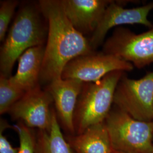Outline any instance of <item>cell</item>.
<instances>
[{
  "instance_id": "obj_1",
  "label": "cell",
  "mask_w": 153,
  "mask_h": 153,
  "mask_svg": "<svg viewBox=\"0 0 153 153\" xmlns=\"http://www.w3.org/2000/svg\"><path fill=\"white\" fill-rule=\"evenodd\" d=\"M38 5L48 23L47 42L39 83L48 85L61 78L64 68L71 61L94 50L89 40L72 25L61 0H41Z\"/></svg>"
},
{
  "instance_id": "obj_2",
  "label": "cell",
  "mask_w": 153,
  "mask_h": 153,
  "mask_svg": "<svg viewBox=\"0 0 153 153\" xmlns=\"http://www.w3.org/2000/svg\"><path fill=\"white\" fill-rule=\"evenodd\" d=\"M39 6L26 4L18 12L1 48V76L10 78L14 64L28 49L43 45L46 30Z\"/></svg>"
},
{
  "instance_id": "obj_3",
  "label": "cell",
  "mask_w": 153,
  "mask_h": 153,
  "mask_svg": "<svg viewBox=\"0 0 153 153\" xmlns=\"http://www.w3.org/2000/svg\"><path fill=\"white\" fill-rule=\"evenodd\" d=\"M125 73L112 71L98 82L83 83L74 114L75 135L104 122L114 104L117 85Z\"/></svg>"
},
{
  "instance_id": "obj_4",
  "label": "cell",
  "mask_w": 153,
  "mask_h": 153,
  "mask_svg": "<svg viewBox=\"0 0 153 153\" xmlns=\"http://www.w3.org/2000/svg\"><path fill=\"white\" fill-rule=\"evenodd\" d=\"M104 123L114 150L153 153V121L136 120L114 104Z\"/></svg>"
},
{
  "instance_id": "obj_5",
  "label": "cell",
  "mask_w": 153,
  "mask_h": 153,
  "mask_svg": "<svg viewBox=\"0 0 153 153\" xmlns=\"http://www.w3.org/2000/svg\"><path fill=\"white\" fill-rule=\"evenodd\" d=\"M102 52L117 56L137 69L152 64L153 26L147 31L138 34L128 28H116L104 41Z\"/></svg>"
},
{
  "instance_id": "obj_6",
  "label": "cell",
  "mask_w": 153,
  "mask_h": 153,
  "mask_svg": "<svg viewBox=\"0 0 153 153\" xmlns=\"http://www.w3.org/2000/svg\"><path fill=\"white\" fill-rule=\"evenodd\" d=\"M114 104L136 120L153 121V71L138 79L125 73L116 88Z\"/></svg>"
},
{
  "instance_id": "obj_7",
  "label": "cell",
  "mask_w": 153,
  "mask_h": 153,
  "mask_svg": "<svg viewBox=\"0 0 153 153\" xmlns=\"http://www.w3.org/2000/svg\"><path fill=\"white\" fill-rule=\"evenodd\" d=\"M134 68L131 64L117 56L93 51L71 61L64 68L61 78L83 83L97 82L112 71H131Z\"/></svg>"
},
{
  "instance_id": "obj_8",
  "label": "cell",
  "mask_w": 153,
  "mask_h": 153,
  "mask_svg": "<svg viewBox=\"0 0 153 153\" xmlns=\"http://www.w3.org/2000/svg\"><path fill=\"white\" fill-rule=\"evenodd\" d=\"M53 103L50 93L40 85L26 92L7 114L13 120L22 121L28 128L49 131L52 126Z\"/></svg>"
},
{
  "instance_id": "obj_9",
  "label": "cell",
  "mask_w": 153,
  "mask_h": 153,
  "mask_svg": "<svg viewBox=\"0 0 153 153\" xmlns=\"http://www.w3.org/2000/svg\"><path fill=\"white\" fill-rule=\"evenodd\" d=\"M112 1L107 6L95 31L89 39L93 50L103 44L105 38L109 30L122 25L138 24L151 28L153 25L149 20L148 16L153 10V1L143 5L131 9H126L121 2Z\"/></svg>"
},
{
  "instance_id": "obj_10",
  "label": "cell",
  "mask_w": 153,
  "mask_h": 153,
  "mask_svg": "<svg viewBox=\"0 0 153 153\" xmlns=\"http://www.w3.org/2000/svg\"><path fill=\"white\" fill-rule=\"evenodd\" d=\"M83 85L79 80L60 78L51 82L45 88L53 99L57 119L66 136L75 135L74 114Z\"/></svg>"
},
{
  "instance_id": "obj_11",
  "label": "cell",
  "mask_w": 153,
  "mask_h": 153,
  "mask_svg": "<svg viewBox=\"0 0 153 153\" xmlns=\"http://www.w3.org/2000/svg\"><path fill=\"white\" fill-rule=\"evenodd\" d=\"M66 16L72 25L83 35L93 34L98 27L108 0H61Z\"/></svg>"
},
{
  "instance_id": "obj_12",
  "label": "cell",
  "mask_w": 153,
  "mask_h": 153,
  "mask_svg": "<svg viewBox=\"0 0 153 153\" xmlns=\"http://www.w3.org/2000/svg\"><path fill=\"white\" fill-rule=\"evenodd\" d=\"M45 47L44 45L33 47L19 57L16 73L9 78L10 82L16 88L27 92L40 85Z\"/></svg>"
},
{
  "instance_id": "obj_13",
  "label": "cell",
  "mask_w": 153,
  "mask_h": 153,
  "mask_svg": "<svg viewBox=\"0 0 153 153\" xmlns=\"http://www.w3.org/2000/svg\"><path fill=\"white\" fill-rule=\"evenodd\" d=\"M65 137L75 153H113L114 150L104 121L88 127L81 134Z\"/></svg>"
},
{
  "instance_id": "obj_14",
  "label": "cell",
  "mask_w": 153,
  "mask_h": 153,
  "mask_svg": "<svg viewBox=\"0 0 153 153\" xmlns=\"http://www.w3.org/2000/svg\"><path fill=\"white\" fill-rule=\"evenodd\" d=\"M36 137L35 153H75L62 133L53 107L50 131L36 129Z\"/></svg>"
},
{
  "instance_id": "obj_15",
  "label": "cell",
  "mask_w": 153,
  "mask_h": 153,
  "mask_svg": "<svg viewBox=\"0 0 153 153\" xmlns=\"http://www.w3.org/2000/svg\"><path fill=\"white\" fill-rule=\"evenodd\" d=\"M25 93L14 86L9 78L0 76V114L7 113Z\"/></svg>"
},
{
  "instance_id": "obj_16",
  "label": "cell",
  "mask_w": 153,
  "mask_h": 153,
  "mask_svg": "<svg viewBox=\"0 0 153 153\" xmlns=\"http://www.w3.org/2000/svg\"><path fill=\"white\" fill-rule=\"evenodd\" d=\"M13 128L19 136L18 153H35L36 141V130L28 128L22 121H17Z\"/></svg>"
},
{
  "instance_id": "obj_17",
  "label": "cell",
  "mask_w": 153,
  "mask_h": 153,
  "mask_svg": "<svg viewBox=\"0 0 153 153\" xmlns=\"http://www.w3.org/2000/svg\"><path fill=\"white\" fill-rule=\"evenodd\" d=\"M16 0L1 1L0 5V41L4 42L6 33L16 7L19 4Z\"/></svg>"
},
{
  "instance_id": "obj_18",
  "label": "cell",
  "mask_w": 153,
  "mask_h": 153,
  "mask_svg": "<svg viewBox=\"0 0 153 153\" xmlns=\"http://www.w3.org/2000/svg\"><path fill=\"white\" fill-rule=\"evenodd\" d=\"M8 128H11V126L6 120L1 119L0 124V153H18L19 148L13 147L3 134L4 130Z\"/></svg>"
},
{
  "instance_id": "obj_19",
  "label": "cell",
  "mask_w": 153,
  "mask_h": 153,
  "mask_svg": "<svg viewBox=\"0 0 153 153\" xmlns=\"http://www.w3.org/2000/svg\"><path fill=\"white\" fill-rule=\"evenodd\" d=\"M113 153H123V152H117V151H116V150H114V152H113Z\"/></svg>"
}]
</instances>
